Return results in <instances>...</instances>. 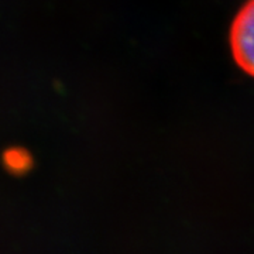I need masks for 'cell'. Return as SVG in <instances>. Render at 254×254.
<instances>
[{"instance_id": "1", "label": "cell", "mask_w": 254, "mask_h": 254, "mask_svg": "<svg viewBox=\"0 0 254 254\" xmlns=\"http://www.w3.org/2000/svg\"><path fill=\"white\" fill-rule=\"evenodd\" d=\"M230 48L236 64L254 78V0H247L230 27Z\"/></svg>"}]
</instances>
